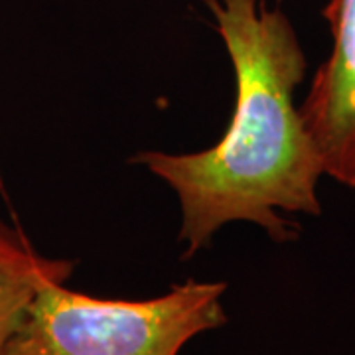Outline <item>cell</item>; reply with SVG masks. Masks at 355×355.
I'll return each instance as SVG.
<instances>
[{
	"mask_svg": "<svg viewBox=\"0 0 355 355\" xmlns=\"http://www.w3.org/2000/svg\"><path fill=\"white\" fill-rule=\"evenodd\" d=\"M73 268V261L40 254L20 229L0 219V355L40 288L67 282Z\"/></svg>",
	"mask_w": 355,
	"mask_h": 355,
	"instance_id": "277c9868",
	"label": "cell"
},
{
	"mask_svg": "<svg viewBox=\"0 0 355 355\" xmlns=\"http://www.w3.org/2000/svg\"><path fill=\"white\" fill-rule=\"evenodd\" d=\"M223 282L186 280L150 300H109L48 282L2 355H178L227 322Z\"/></svg>",
	"mask_w": 355,
	"mask_h": 355,
	"instance_id": "7a4b0ae2",
	"label": "cell"
},
{
	"mask_svg": "<svg viewBox=\"0 0 355 355\" xmlns=\"http://www.w3.org/2000/svg\"><path fill=\"white\" fill-rule=\"evenodd\" d=\"M237 79L231 125L216 146L193 154L132 158L176 191L184 259L207 247L231 221H251L275 241L296 239L280 216H320L322 156L294 103L306 55L286 14L263 0H205Z\"/></svg>",
	"mask_w": 355,
	"mask_h": 355,
	"instance_id": "6da1fadb",
	"label": "cell"
},
{
	"mask_svg": "<svg viewBox=\"0 0 355 355\" xmlns=\"http://www.w3.org/2000/svg\"><path fill=\"white\" fill-rule=\"evenodd\" d=\"M324 16L334 44L312 77L300 114L324 174L355 190V0H331Z\"/></svg>",
	"mask_w": 355,
	"mask_h": 355,
	"instance_id": "3957f363",
	"label": "cell"
}]
</instances>
